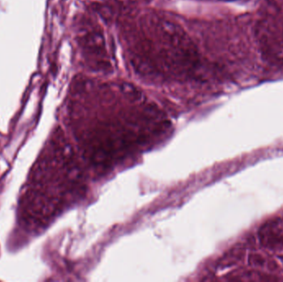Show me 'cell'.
<instances>
[{"mask_svg": "<svg viewBox=\"0 0 283 282\" xmlns=\"http://www.w3.org/2000/svg\"><path fill=\"white\" fill-rule=\"evenodd\" d=\"M79 44L85 60L96 71L109 72L111 69L104 34L99 26L85 21L79 31Z\"/></svg>", "mask_w": 283, "mask_h": 282, "instance_id": "1", "label": "cell"}, {"mask_svg": "<svg viewBox=\"0 0 283 282\" xmlns=\"http://www.w3.org/2000/svg\"><path fill=\"white\" fill-rule=\"evenodd\" d=\"M119 89L122 96L124 97L127 101L132 102V103H139V102L143 101L144 96H143V92L133 84L122 82L119 85Z\"/></svg>", "mask_w": 283, "mask_h": 282, "instance_id": "3", "label": "cell"}, {"mask_svg": "<svg viewBox=\"0 0 283 282\" xmlns=\"http://www.w3.org/2000/svg\"><path fill=\"white\" fill-rule=\"evenodd\" d=\"M260 244L269 250H279L283 248V221L274 219L265 223L259 232Z\"/></svg>", "mask_w": 283, "mask_h": 282, "instance_id": "2", "label": "cell"}, {"mask_svg": "<svg viewBox=\"0 0 283 282\" xmlns=\"http://www.w3.org/2000/svg\"><path fill=\"white\" fill-rule=\"evenodd\" d=\"M250 263L252 265L261 267L264 265V258L260 257V255H252L250 258Z\"/></svg>", "mask_w": 283, "mask_h": 282, "instance_id": "4", "label": "cell"}]
</instances>
